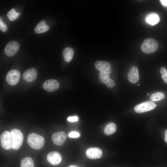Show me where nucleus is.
Here are the masks:
<instances>
[{
    "label": "nucleus",
    "mask_w": 167,
    "mask_h": 167,
    "mask_svg": "<svg viewBox=\"0 0 167 167\" xmlns=\"http://www.w3.org/2000/svg\"><path fill=\"white\" fill-rule=\"evenodd\" d=\"M27 141L30 147L36 150L41 149L43 147L45 142L42 136L34 133H31L28 135Z\"/></svg>",
    "instance_id": "f257e3e1"
},
{
    "label": "nucleus",
    "mask_w": 167,
    "mask_h": 167,
    "mask_svg": "<svg viewBox=\"0 0 167 167\" xmlns=\"http://www.w3.org/2000/svg\"><path fill=\"white\" fill-rule=\"evenodd\" d=\"M157 42L152 38H147L142 43L141 48L142 52L146 54H151L155 52L158 49Z\"/></svg>",
    "instance_id": "f03ea898"
},
{
    "label": "nucleus",
    "mask_w": 167,
    "mask_h": 167,
    "mask_svg": "<svg viewBox=\"0 0 167 167\" xmlns=\"http://www.w3.org/2000/svg\"><path fill=\"white\" fill-rule=\"evenodd\" d=\"M11 133L13 139L12 148L17 150L20 148L23 144V134L19 130L16 129H12Z\"/></svg>",
    "instance_id": "7ed1b4c3"
},
{
    "label": "nucleus",
    "mask_w": 167,
    "mask_h": 167,
    "mask_svg": "<svg viewBox=\"0 0 167 167\" xmlns=\"http://www.w3.org/2000/svg\"><path fill=\"white\" fill-rule=\"evenodd\" d=\"M13 139L11 132H3L0 135V144L2 147L6 150L12 148Z\"/></svg>",
    "instance_id": "20e7f679"
},
{
    "label": "nucleus",
    "mask_w": 167,
    "mask_h": 167,
    "mask_svg": "<svg viewBox=\"0 0 167 167\" xmlns=\"http://www.w3.org/2000/svg\"><path fill=\"white\" fill-rule=\"evenodd\" d=\"M156 106L157 105L153 101H146L136 105L134 110L137 113H142L153 110Z\"/></svg>",
    "instance_id": "39448f33"
},
{
    "label": "nucleus",
    "mask_w": 167,
    "mask_h": 167,
    "mask_svg": "<svg viewBox=\"0 0 167 167\" xmlns=\"http://www.w3.org/2000/svg\"><path fill=\"white\" fill-rule=\"evenodd\" d=\"M20 78V74L16 70L13 69L10 71L7 74L6 80L10 85L14 86L19 82Z\"/></svg>",
    "instance_id": "423d86ee"
},
{
    "label": "nucleus",
    "mask_w": 167,
    "mask_h": 167,
    "mask_svg": "<svg viewBox=\"0 0 167 167\" xmlns=\"http://www.w3.org/2000/svg\"><path fill=\"white\" fill-rule=\"evenodd\" d=\"M19 48L18 43L15 41L9 42L6 46L4 52L8 56L12 57L15 55L18 51Z\"/></svg>",
    "instance_id": "0eeeda50"
},
{
    "label": "nucleus",
    "mask_w": 167,
    "mask_h": 167,
    "mask_svg": "<svg viewBox=\"0 0 167 167\" xmlns=\"http://www.w3.org/2000/svg\"><path fill=\"white\" fill-rule=\"evenodd\" d=\"M67 136L65 132L63 131L54 133L52 135V141L55 145L61 146L66 141Z\"/></svg>",
    "instance_id": "6e6552de"
},
{
    "label": "nucleus",
    "mask_w": 167,
    "mask_h": 167,
    "mask_svg": "<svg viewBox=\"0 0 167 167\" xmlns=\"http://www.w3.org/2000/svg\"><path fill=\"white\" fill-rule=\"evenodd\" d=\"M46 159L50 164L56 165L59 164L61 161L62 156L59 152L54 151L48 153Z\"/></svg>",
    "instance_id": "1a4fd4ad"
},
{
    "label": "nucleus",
    "mask_w": 167,
    "mask_h": 167,
    "mask_svg": "<svg viewBox=\"0 0 167 167\" xmlns=\"http://www.w3.org/2000/svg\"><path fill=\"white\" fill-rule=\"evenodd\" d=\"M37 75V70L34 68H32L25 71L23 75V78L24 80L28 82H30L34 80Z\"/></svg>",
    "instance_id": "9d476101"
},
{
    "label": "nucleus",
    "mask_w": 167,
    "mask_h": 167,
    "mask_svg": "<svg viewBox=\"0 0 167 167\" xmlns=\"http://www.w3.org/2000/svg\"><path fill=\"white\" fill-rule=\"evenodd\" d=\"M96 69L100 72L105 71L110 74L111 66L109 62L106 61H98L95 64Z\"/></svg>",
    "instance_id": "9b49d317"
},
{
    "label": "nucleus",
    "mask_w": 167,
    "mask_h": 167,
    "mask_svg": "<svg viewBox=\"0 0 167 167\" xmlns=\"http://www.w3.org/2000/svg\"><path fill=\"white\" fill-rule=\"evenodd\" d=\"M86 154L89 158L95 159L101 158L102 156V152L101 149L99 148H91L87 150Z\"/></svg>",
    "instance_id": "f8f14e48"
},
{
    "label": "nucleus",
    "mask_w": 167,
    "mask_h": 167,
    "mask_svg": "<svg viewBox=\"0 0 167 167\" xmlns=\"http://www.w3.org/2000/svg\"><path fill=\"white\" fill-rule=\"evenodd\" d=\"M43 86L45 90L51 92L57 89L59 87V84L57 80L51 79L45 81L43 83Z\"/></svg>",
    "instance_id": "ddd939ff"
},
{
    "label": "nucleus",
    "mask_w": 167,
    "mask_h": 167,
    "mask_svg": "<svg viewBox=\"0 0 167 167\" xmlns=\"http://www.w3.org/2000/svg\"><path fill=\"white\" fill-rule=\"evenodd\" d=\"M127 77L131 83L135 84L137 82L139 79L138 68L136 66H132L129 70Z\"/></svg>",
    "instance_id": "4468645a"
},
{
    "label": "nucleus",
    "mask_w": 167,
    "mask_h": 167,
    "mask_svg": "<svg viewBox=\"0 0 167 167\" xmlns=\"http://www.w3.org/2000/svg\"><path fill=\"white\" fill-rule=\"evenodd\" d=\"M160 19L159 15L155 13L148 14L145 17V21L146 23L152 25L157 24L159 22Z\"/></svg>",
    "instance_id": "2eb2a0df"
},
{
    "label": "nucleus",
    "mask_w": 167,
    "mask_h": 167,
    "mask_svg": "<svg viewBox=\"0 0 167 167\" xmlns=\"http://www.w3.org/2000/svg\"><path fill=\"white\" fill-rule=\"evenodd\" d=\"M49 28V26L45 24V21L42 20L36 26L34 31L36 33H41L47 32Z\"/></svg>",
    "instance_id": "dca6fc26"
},
{
    "label": "nucleus",
    "mask_w": 167,
    "mask_h": 167,
    "mask_svg": "<svg viewBox=\"0 0 167 167\" xmlns=\"http://www.w3.org/2000/svg\"><path fill=\"white\" fill-rule=\"evenodd\" d=\"M74 54L73 49L71 47H66L63 50L62 55L64 59L67 62H70L72 59Z\"/></svg>",
    "instance_id": "f3484780"
},
{
    "label": "nucleus",
    "mask_w": 167,
    "mask_h": 167,
    "mask_svg": "<svg viewBox=\"0 0 167 167\" xmlns=\"http://www.w3.org/2000/svg\"><path fill=\"white\" fill-rule=\"evenodd\" d=\"M116 130V126L114 123L107 124L104 129V132L106 135H109L115 133Z\"/></svg>",
    "instance_id": "a211bd4d"
},
{
    "label": "nucleus",
    "mask_w": 167,
    "mask_h": 167,
    "mask_svg": "<svg viewBox=\"0 0 167 167\" xmlns=\"http://www.w3.org/2000/svg\"><path fill=\"white\" fill-rule=\"evenodd\" d=\"M21 167H35L33 159L31 157H25L22 159L20 163Z\"/></svg>",
    "instance_id": "6ab92c4d"
},
{
    "label": "nucleus",
    "mask_w": 167,
    "mask_h": 167,
    "mask_svg": "<svg viewBox=\"0 0 167 167\" xmlns=\"http://www.w3.org/2000/svg\"><path fill=\"white\" fill-rule=\"evenodd\" d=\"M20 15V13L16 12L14 8L11 9L7 14V17L11 21L16 20L19 17Z\"/></svg>",
    "instance_id": "aec40b11"
},
{
    "label": "nucleus",
    "mask_w": 167,
    "mask_h": 167,
    "mask_svg": "<svg viewBox=\"0 0 167 167\" xmlns=\"http://www.w3.org/2000/svg\"><path fill=\"white\" fill-rule=\"evenodd\" d=\"M99 79L101 83L105 84L110 78L109 74L106 72H100L98 75Z\"/></svg>",
    "instance_id": "412c9836"
},
{
    "label": "nucleus",
    "mask_w": 167,
    "mask_h": 167,
    "mask_svg": "<svg viewBox=\"0 0 167 167\" xmlns=\"http://www.w3.org/2000/svg\"><path fill=\"white\" fill-rule=\"evenodd\" d=\"M165 97L164 94L161 92H157L152 94L150 98L151 101H158Z\"/></svg>",
    "instance_id": "4be33fe9"
},
{
    "label": "nucleus",
    "mask_w": 167,
    "mask_h": 167,
    "mask_svg": "<svg viewBox=\"0 0 167 167\" xmlns=\"http://www.w3.org/2000/svg\"><path fill=\"white\" fill-rule=\"evenodd\" d=\"M0 29L3 32H5L7 29V27L3 22L1 17H0Z\"/></svg>",
    "instance_id": "5701e85b"
},
{
    "label": "nucleus",
    "mask_w": 167,
    "mask_h": 167,
    "mask_svg": "<svg viewBox=\"0 0 167 167\" xmlns=\"http://www.w3.org/2000/svg\"><path fill=\"white\" fill-rule=\"evenodd\" d=\"M106 85L108 88H111L114 86L115 85V83L114 81L110 78L107 82Z\"/></svg>",
    "instance_id": "b1692460"
},
{
    "label": "nucleus",
    "mask_w": 167,
    "mask_h": 167,
    "mask_svg": "<svg viewBox=\"0 0 167 167\" xmlns=\"http://www.w3.org/2000/svg\"><path fill=\"white\" fill-rule=\"evenodd\" d=\"M68 136L71 138H76L79 137L80 136V134L77 132L72 131L69 133Z\"/></svg>",
    "instance_id": "393cba45"
},
{
    "label": "nucleus",
    "mask_w": 167,
    "mask_h": 167,
    "mask_svg": "<svg viewBox=\"0 0 167 167\" xmlns=\"http://www.w3.org/2000/svg\"><path fill=\"white\" fill-rule=\"evenodd\" d=\"M68 121L73 122L77 121L78 120V118L77 116H70L68 117L67 118Z\"/></svg>",
    "instance_id": "a878e982"
},
{
    "label": "nucleus",
    "mask_w": 167,
    "mask_h": 167,
    "mask_svg": "<svg viewBox=\"0 0 167 167\" xmlns=\"http://www.w3.org/2000/svg\"><path fill=\"white\" fill-rule=\"evenodd\" d=\"M160 73L162 75H164L167 73V71L165 68L164 67H162L161 68Z\"/></svg>",
    "instance_id": "bb28decb"
},
{
    "label": "nucleus",
    "mask_w": 167,
    "mask_h": 167,
    "mask_svg": "<svg viewBox=\"0 0 167 167\" xmlns=\"http://www.w3.org/2000/svg\"><path fill=\"white\" fill-rule=\"evenodd\" d=\"M162 78L164 82L167 84V73L164 75H162Z\"/></svg>",
    "instance_id": "cd10ccee"
},
{
    "label": "nucleus",
    "mask_w": 167,
    "mask_h": 167,
    "mask_svg": "<svg viewBox=\"0 0 167 167\" xmlns=\"http://www.w3.org/2000/svg\"><path fill=\"white\" fill-rule=\"evenodd\" d=\"M160 1L162 5L167 7V0H161Z\"/></svg>",
    "instance_id": "c85d7f7f"
},
{
    "label": "nucleus",
    "mask_w": 167,
    "mask_h": 167,
    "mask_svg": "<svg viewBox=\"0 0 167 167\" xmlns=\"http://www.w3.org/2000/svg\"><path fill=\"white\" fill-rule=\"evenodd\" d=\"M165 142L167 143V129L165 131Z\"/></svg>",
    "instance_id": "c756f323"
},
{
    "label": "nucleus",
    "mask_w": 167,
    "mask_h": 167,
    "mask_svg": "<svg viewBox=\"0 0 167 167\" xmlns=\"http://www.w3.org/2000/svg\"><path fill=\"white\" fill-rule=\"evenodd\" d=\"M69 167H78L75 166V165H71L69 166Z\"/></svg>",
    "instance_id": "7c9ffc66"
},
{
    "label": "nucleus",
    "mask_w": 167,
    "mask_h": 167,
    "mask_svg": "<svg viewBox=\"0 0 167 167\" xmlns=\"http://www.w3.org/2000/svg\"><path fill=\"white\" fill-rule=\"evenodd\" d=\"M149 95V93H148V94H147V95Z\"/></svg>",
    "instance_id": "2f4dec72"
},
{
    "label": "nucleus",
    "mask_w": 167,
    "mask_h": 167,
    "mask_svg": "<svg viewBox=\"0 0 167 167\" xmlns=\"http://www.w3.org/2000/svg\"><path fill=\"white\" fill-rule=\"evenodd\" d=\"M138 86H139V84H138Z\"/></svg>",
    "instance_id": "473e14b6"
}]
</instances>
